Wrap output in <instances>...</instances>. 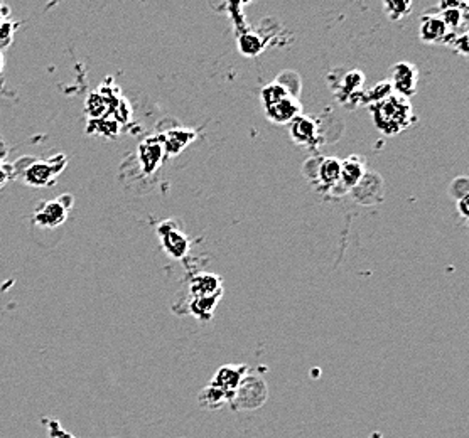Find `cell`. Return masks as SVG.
I'll return each instance as SVG.
<instances>
[{
  "label": "cell",
  "instance_id": "7a4b0ae2",
  "mask_svg": "<svg viewBox=\"0 0 469 438\" xmlns=\"http://www.w3.org/2000/svg\"><path fill=\"white\" fill-rule=\"evenodd\" d=\"M267 401V384L258 376L247 374L238 384L230 405L235 410H257Z\"/></svg>",
  "mask_w": 469,
  "mask_h": 438
},
{
  "label": "cell",
  "instance_id": "ffe728a7",
  "mask_svg": "<svg viewBox=\"0 0 469 438\" xmlns=\"http://www.w3.org/2000/svg\"><path fill=\"white\" fill-rule=\"evenodd\" d=\"M220 297H199L190 302V312L199 321H208L213 317L214 307H216Z\"/></svg>",
  "mask_w": 469,
  "mask_h": 438
},
{
  "label": "cell",
  "instance_id": "3957f363",
  "mask_svg": "<svg viewBox=\"0 0 469 438\" xmlns=\"http://www.w3.org/2000/svg\"><path fill=\"white\" fill-rule=\"evenodd\" d=\"M66 167V157L56 155L50 160H34L23 170V181L30 187H46L54 184L61 170Z\"/></svg>",
  "mask_w": 469,
  "mask_h": 438
},
{
  "label": "cell",
  "instance_id": "52a82bcc",
  "mask_svg": "<svg viewBox=\"0 0 469 438\" xmlns=\"http://www.w3.org/2000/svg\"><path fill=\"white\" fill-rule=\"evenodd\" d=\"M417 68L412 63H405V61H403V63L393 64L392 71H390L388 83L390 86H392V91H395V95L407 100L417 91Z\"/></svg>",
  "mask_w": 469,
  "mask_h": 438
},
{
  "label": "cell",
  "instance_id": "83f0119b",
  "mask_svg": "<svg viewBox=\"0 0 469 438\" xmlns=\"http://www.w3.org/2000/svg\"><path fill=\"white\" fill-rule=\"evenodd\" d=\"M4 68V56H2V49H0V73H2Z\"/></svg>",
  "mask_w": 469,
  "mask_h": 438
},
{
  "label": "cell",
  "instance_id": "8992f818",
  "mask_svg": "<svg viewBox=\"0 0 469 438\" xmlns=\"http://www.w3.org/2000/svg\"><path fill=\"white\" fill-rule=\"evenodd\" d=\"M289 126H291V137L297 146L314 148L323 142L321 124L313 117L302 113V115L294 118Z\"/></svg>",
  "mask_w": 469,
  "mask_h": 438
},
{
  "label": "cell",
  "instance_id": "9a60e30c",
  "mask_svg": "<svg viewBox=\"0 0 469 438\" xmlns=\"http://www.w3.org/2000/svg\"><path fill=\"white\" fill-rule=\"evenodd\" d=\"M451 30L446 28V24L437 14H425L420 22L419 36L420 41L425 44H444L446 37L449 36Z\"/></svg>",
  "mask_w": 469,
  "mask_h": 438
},
{
  "label": "cell",
  "instance_id": "603a6c76",
  "mask_svg": "<svg viewBox=\"0 0 469 438\" xmlns=\"http://www.w3.org/2000/svg\"><path fill=\"white\" fill-rule=\"evenodd\" d=\"M363 95H365V102L374 105V103L381 102V100L388 98L390 95H393V91H392V86H390L388 81H381L375 88H371L370 91H366V93H363Z\"/></svg>",
  "mask_w": 469,
  "mask_h": 438
},
{
  "label": "cell",
  "instance_id": "ac0fdd59",
  "mask_svg": "<svg viewBox=\"0 0 469 438\" xmlns=\"http://www.w3.org/2000/svg\"><path fill=\"white\" fill-rule=\"evenodd\" d=\"M265 49V41L264 37L258 36L257 32L247 30L238 36V51L240 54L247 56V58H255Z\"/></svg>",
  "mask_w": 469,
  "mask_h": 438
},
{
  "label": "cell",
  "instance_id": "5bb4252c",
  "mask_svg": "<svg viewBox=\"0 0 469 438\" xmlns=\"http://www.w3.org/2000/svg\"><path fill=\"white\" fill-rule=\"evenodd\" d=\"M341 174V160L336 157H321V162L318 165V172L313 184L318 186L319 191L330 192L332 187L340 182Z\"/></svg>",
  "mask_w": 469,
  "mask_h": 438
},
{
  "label": "cell",
  "instance_id": "4fadbf2b",
  "mask_svg": "<svg viewBox=\"0 0 469 438\" xmlns=\"http://www.w3.org/2000/svg\"><path fill=\"white\" fill-rule=\"evenodd\" d=\"M265 115L272 124L289 125L294 118L302 115V105L297 98L287 96V98L280 100V102L270 105L269 108H265Z\"/></svg>",
  "mask_w": 469,
  "mask_h": 438
},
{
  "label": "cell",
  "instance_id": "8fae6325",
  "mask_svg": "<svg viewBox=\"0 0 469 438\" xmlns=\"http://www.w3.org/2000/svg\"><path fill=\"white\" fill-rule=\"evenodd\" d=\"M247 372L248 366H223L216 371V374H214V378L209 384L220 388L228 396V400L231 401L236 388H238V384L242 383V379L247 376Z\"/></svg>",
  "mask_w": 469,
  "mask_h": 438
},
{
  "label": "cell",
  "instance_id": "d4e9b609",
  "mask_svg": "<svg viewBox=\"0 0 469 438\" xmlns=\"http://www.w3.org/2000/svg\"><path fill=\"white\" fill-rule=\"evenodd\" d=\"M468 204H469V196L468 197H463V199L458 201V209H459V214L466 219L469 216V211H468Z\"/></svg>",
  "mask_w": 469,
  "mask_h": 438
},
{
  "label": "cell",
  "instance_id": "6da1fadb",
  "mask_svg": "<svg viewBox=\"0 0 469 438\" xmlns=\"http://www.w3.org/2000/svg\"><path fill=\"white\" fill-rule=\"evenodd\" d=\"M370 112L376 129L383 131L388 137H393V135L407 130L415 122V113L410 107L409 100L398 95H390L388 98L370 105Z\"/></svg>",
  "mask_w": 469,
  "mask_h": 438
},
{
  "label": "cell",
  "instance_id": "44dd1931",
  "mask_svg": "<svg viewBox=\"0 0 469 438\" xmlns=\"http://www.w3.org/2000/svg\"><path fill=\"white\" fill-rule=\"evenodd\" d=\"M412 6H414V4H412L410 0H385L383 11L390 20L397 22L410 14Z\"/></svg>",
  "mask_w": 469,
  "mask_h": 438
},
{
  "label": "cell",
  "instance_id": "277c9868",
  "mask_svg": "<svg viewBox=\"0 0 469 438\" xmlns=\"http://www.w3.org/2000/svg\"><path fill=\"white\" fill-rule=\"evenodd\" d=\"M157 236H159L162 248L174 260H181L190 251V239L183 233L181 227L174 219H166L157 226Z\"/></svg>",
  "mask_w": 469,
  "mask_h": 438
},
{
  "label": "cell",
  "instance_id": "4316f807",
  "mask_svg": "<svg viewBox=\"0 0 469 438\" xmlns=\"http://www.w3.org/2000/svg\"><path fill=\"white\" fill-rule=\"evenodd\" d=\"M7 181V172L6 170H2L0 169V186H4V182Z\"/></svg>",
  "mask_w": 469,
  "mask_h": 438
},
{
  "label": "cell",
  "instance_id": "2e32d148",
  "mask_svg": "<svg viewBox=\"0 0 469 438\" xmlns=\"http://www.w3.org/2000/svg\"><path fill=\"white\" fill-rule=\"evenodd\" d=\"M161 138L162 143H164L166 157H174L181 153L196 138V131L187 129H173L162 134Z\"/></svg>",
  "mask_w": 469,
  "mask_h": 438
},
{
  "label": "cell",
  "instance_id": "f1b7e54d",
  "mask_svg": "<svg viewBox=\"0 0 469 438\" xmlns=\"http://www.w3.org/2000/svg\"><path fill=\"white\" fill-rule=\"evenodd\" d=\"M6 16L7 14H2V12H0V25H2L4 22H6Z\"/></svg>",
  "mask_w": 469,
  "mask_h": 438
},
{
  "label": "cell",
  "instance_id": "cb8c5ba5",
  "mask_svg": "<svg viewBox=\"0 0 469 438\" xmlns=\"http://www.w3.org/2000/svg\"><path fill=\"white\" fill-rule=\"evenodd\" d=\"M449 196L453 197V199L458 203L459 199H463V197H468L469 196V181L466 175H461V177H456L453 182L449 184Z\"/></svg>",
  "mask_w": 469,
  "mask_h": 438
},
{
  "label": "cell",
  "instance_id": "7402d4cb",
  "mask_svg": "<svg viewBox=\"0 0 469 438\" xmlns=\"http://www.w3.org/2000/svg\"><path fill=\"white\" fill-rule=\"evenodd\" d=\"M287 96H291L287 93L286 90H284L282 86L277 85V83H270V85L264 86V90H262L260 93V102L264 105V108H269L270 105H275L280 100L287 98Z\"/></svg>",
  "mask_w": 469,
  "mask_h": 438
},
{
  "label": "cell",
  "instance_id": "484cf974",
  "mask_svg": "<svg viewBox=\"0 0 469 438\" xmlns=\"http://www.w3.org/2000/svg\"><path fill=\"white\" fill-rule=\"evenodd\" d=\"M59 203H61V206H63V208L64 209H68V211H69V208H71V206H73V196H69V194H64V196H61L59 197Z\"/></svg>",
  "mask_w": 469,
  "mask_h": 438
},
{
  "label": "cell",
  "instance_id": "d6986e66",
  "mask_svg": "<svg viewBox=\"0 0 469 438\" xmlns=\"http://www.w3.org/2000/svg\"><path fill=\"white\" fill-rule=\"evenodd\" d=\"M230 403L228 396L221 391L220 388L213 386V384H208L203 391L199 393V405L206 410H218L221 408L223 405Z\"/></svg>",
  "mask_w": 469,
  "mask_h": 438
},
{
  "label": "cell",
  "instance_id": "9c48e42d",
  "mask_svg": "<svg viewBox=\"0 0 469 438\" xmlns=\"http://www.w3.org/2000/svg\"><path fill=\"white\" fill-rule=\"evenodd\" d=\"M354 201L363 206L378 204L385 197V182L380 174L365 172L361 181L357 184V187L352 191Z\"/></svg>",
  "mask_w": 469,
  "mask_h": 438
},
{
  "label": "cell",
  "instance_id": "ba28073f",
  "mask_svg": "<svg viewBox=\"0 0 469 438\" xmlns=\"http://www.w3.org/2000/svg\"><path fill=\"white\" fill-rule=\"evenodd\" d=\"M137 162L139 167L146 175H154L156 170L161 167L162 160H164V143H162L161 135L156 137H149L140 143L137 148Z\"/></svg>",
  "mask_w": 469,
  "mask_h": 438
},
{
  "label": "cell",
  "instance_id": "30bf717a",
  "mask_svg": "<svg viewBox=\"0 0 469 438\" xmlns=\"http://www.w3.org/2000/svg\"><path fill=\"white\" fill-rule=\"evenodd\" d=\"M363 83H365V74L358 69H352V71L343 73L341 80H337L336 85H331V90L341 103L349 105L354 98L363 95Z\"/></svg>",
  "mask_w": 469,
  "mask_h": 438
},
{
  "label": "cell",
  "instance_id": "e0dca14e",
  "mask_svg": "<svg viewBox=\"0 0 469 438\" xmlns=\"http://www.w3.org/2000/svg\"><path fill=\"white\" fill-rule=\"evenodd\" d=\"M190 293L192 299L199 297H221V278L212 273H201L192 278L190 285Z\"/></svg>",
  "mask_w": 469,
  "mask_h": 438
},
{
  "label": "cell",
  "instance_id": "7c38bea8",
  "mask_svg": "<svg viewBox=\"0 0 469 438\" xmlns=\"http://www.w3.org/2000/svg\"><path fill=\"white\" fill-rule=\"evenodd\" d=\"M68 209H64L58 199L42 201L34 211V223L39 227H58L66 221Z\"/></svg>",
  "mask_w": 469,
  "mask_h": 438
},
{
  "label": "cell",
  "instance_id": "5b68a950",
  "mask_svg": "<svg viewBox=\"0 0 469 438\" xmlns=\"http://www.w3.org/2000/svg\"><path fill=\"white\" fill-rule=\"evenodd\" d=\"M366 172V162L363 157L359 155H352L348 159L341 160V174H340V182L330 191L331 196L340 197L352 192L357 184L361 181V177Z\"/></svg>",
  "mask_w": 469,
  "mask_h": 438
}]
</instances>
